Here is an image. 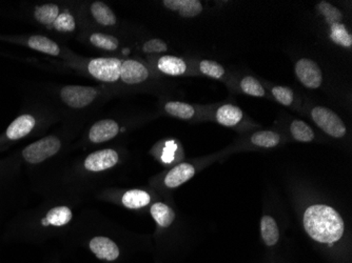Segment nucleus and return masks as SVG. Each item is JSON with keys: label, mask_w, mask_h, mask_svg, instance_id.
Listing matches in <instances>:
<instances>
[{"label": "nucleus", "mask_w": 352, "mask_h": 263, "mask_svg": "<svg viewBox=\"0 0 352 263\" xmlns=\"http://www.w3.org/2000/svg\"><path fill=\"white\" fill-rule=\"evenodd\" d=\"M304 227L314 240L329 244L340 240L345 229L341 215L333 207L324 205H311L306 209Z\"/></svg>", "instance_id": "f257e3e1"}, {"label": "nucleus", "mask_w": 352, "mask_h": 263, "mask_svg": "<svg viewBox=\"0 0 352 263\" xmlns=\"http://www.w3.org/2000/svg\"><path fill=\"white\" fill-rule=\"evenodd\" d=\"M60 149V141L55 136H47L29 144L23 149V158L30 164H38L56 155Z\"/></svg>", "instance_id": "f03ea898"}, {"label": "nucleus", "mask_w": 352, "mask_h": 263, "mask_svg": "<svg viewBox=\"0 0 352 263\" xmlns=\"http://www.w3.org/2000/svg\"><path fill=\"white\" fill-rule=\"evenodd\" d=\"M312 118L318 128L334 138L343 137L346 134V128L341 118L329 108L316 106L312 110Z\"/></svg>", "instance_id": "7ed1b4c3"}, {"label": "nucleus", "mask_w": 352, "mask_h": 263, "mask_svg": "<svg viewBox=\"0 0 352 263\" xmlns=\"http://www.w3.org/2000/svg\"><path fill=\"white\" fill-rule=\"evenodd\" d=\"M122 61L116 58H96L90 61L89 73L94 78L106 82H114L120 78Z\"/></svg>", "instance_id": "20e7f679"}, {"label": "nucleus", "mask_w": 352, "mask_h": 263, "mask_svg": "<svg viewBox=\"0 0 352 263\" xmlns=\"http://www.w3.org/2000/svg\"><path fill=\"white\" fill-rule=\"evenodd\" d=\"M61 100L71 108H82L89 106L98 96V92L91 87L68 86L61 90Z\"/></svg>", "instance_id": "39448f33"}, {"label": "nucleus", "mask_w": 352, "mask_h": 263, "mask_svg": "<svg viewBox=\"0 0 352 263\" xmlns=\"http://www.w3.org/2000/svg\"><path fill=\"white\" fill-rule=\"evenodd\" d=\"M296 73L304 86L309 89L321 87L323 76L321 70L314 61L310 59H300L296 65Z\"/></svg>", "instance_id": "423d86ee"}, {"label": "nucleus", "mask_w": 352, "mask_h": 263, "mask_svg": "<svg viewBox=\"0 0 352 263\" xmlns=\"http://www.w3.org/2000/svg\"><path fill=\"white\" fill-rule=\"evenodd\" d=\"M118 162V154L107 149L91 154L85 160V168L90 172H102L113 168Z\"/></svg>", "instance_id": "0eeeda50"}, {"label": "nucleus", "mask_w": 352, "mask_h": 263, "mask_svg": "<svg viewBox=\"0 0 352 263\" xmlns=\"http://www.w3.org/2000/svg\"><path fill=\"white\" fill-rule=\"evenodd\" d=\"M36 126V119L31 114L21 115L16 118L6 130V138L8 140H19L27 137Z\"/></svg>", "instance_id": "6e6552de"}, {"label": "nucleus", "mask_w": 352, "mask_h": 263, "mask_svg": "<svg viewBox=\"0 0 352 263\" xmlns=\"http://www.w3.org/2000/svg\"><path fill=\"white\" fill-rule=\"evenodd\" d=\"M149 76L145 65L135 60H126L122 63L120 78L128 84H140Z\"/></svg>", "instance_id": "1a4fd4ad"}, {"label": "nucleus", "mask_w": 352, "mask_h": 263, "mask_svg": "<svg viewBox=\"0 0 352 263\" xmlns=\"http://www.w3.org/2000/svg\"><path fill=\"white\" fill-rule=\"evenodd\" d=\"M118 132H120V128L114 120H100L93 124L89 133V138L94 144H102L116 137Z\"/></svg>", "instance_id": "9d476101"}, {"label": "nucleus", "mask_w": 352, "mask_h": 263, "mask_svg": "<svg viewBox=\"0 0 352 263\" xmlns=\"http://www.w3.org/2000/svg\"><path fill=\"white\" fill-rule=\"evenodd\" d=\"M90 249L96 257L104 260L114 261L120 256V249L114 241L106 237H95L90 241Z\"/></svg>", "instance_id": "9b49d317"}, {"label": "nucleus", "mask_w": 352, "mask_h": 263, "mask_svg": "<svg viewBox=\"0 0 352 263\" xmlns=\"http://www.w3.org/2000/svg\"><path fill=\"white\" fill-rule=\"evenodd\" d=\"M195 174V168L189 163H182L177 167L172 169L167 174L165 178V183L170 189L179 187L185 183L188 180L191 179Z\"/></svg>", "instance_id": "f8f14e48"}, {"label": "nucleus", "mask_w": 352, "mask_h": 263, "mask_svg": "<svg viewBox=\"0 0 352 263\" xmlns=\"http://www.w3.org/2000/svg\"><path fill=\"white\" fill-rule=\"evenodd\" d=\"M164 5L172 11L179 12L183 17H195L203 11L199 0H165Z\"/></svg>", "instance_id": "ddd939ff"}, {"label": "nucleus", "mask_w": 352, "mask_h": 263, "mask_svg": "<svg viewBox=\"0 0 352 263\" xmlns=\"http://www.w3.org/2000/svg\"><path fill=\"white\" fill-rule=\"evenodd\" d=\"M27 45L32 50L38 51V52L45 53V54L53 55L57 56L60 53L58 45L47 37L41 36V35H33L27 39Z\"/></svg>", "instance_id": "4468645a"}, {"label": "nucleus", "mask_w": 352, "mask_h": 263, "mask_svg": "<svg viewBox=\"0 0 352 263\" xmlns=\"http://www.w3.org/2000/svg\"><path fill=\"white\" fill-rule=\"evenodd\" d=\"M72 219V211L68 207H56L51 209L45 215V218L41 220L45 227L54 225V227H63L68 225Z\"/></svg>", "instance_id": "2eb2a0df"}, {"label": "nucleus", "mask_w": 352, "mask_h": 263, "mask_svg": "<svg viewBox=\"0 0 352 263\" xmlns=\"http://www.w3.org/2000/svg\"><path fill=\"white\" fill-rule=\"evenodd\" d=\"M158 69L165 74L179 76L187 71V65L183 59L174 56H164L158 60Z\"/></svg>", "instance_id": "dca6fc26"}, {"label": "nucleus", "mask_w": 352, "mask_h": 263, "mask_svg": "<svg viewBox=\"0 0 352 263\" xmlns=\"http://www.w3.org/2000/svg\"><path fill=\"white\" fill-rule=\"evenodd\" d=\"M243 118V112L237 106L225 104L219 108L217 113V119L219 124L226 126H233L239 124Z\"/></svg>", "instance_id": "f3484780"}, {"label": "nucleus", "mask_w": 352, "mask_h": 263, "mask_svg": "<svg viewBox=\"0 0 352 263\" xmlns=\"http://www.w3.org/2000/svg\"><path fill=\"white\" fill-rule=\"evenodd\" d=\"M261 233L263 240L268 247L276 244L280 237L278 225L272 217L264 216L261 220Z\"/></svg>", "instance_id": "a211bd4d"}, {"label": "nucleus", "mask_w": 352, "mask_h": 263, "mask_svg": "<svg viewBox=\"0 0 352 263\" xmlns=\"http://www.w3.org/2000/svg\"><path fill=\"white\" fill-rule=\"evenodd\" d=\"M122 205L129 209H140L150 203V195L145 191L132 190L128 191L122 197Z\"/></svg>", "instance_id": "6ab92c4d"}, {"label": "nucleus", "mask_w": 352, "mask_h": 263, "mask_svg": "<svg viewBox=\"0 0 352 263\" xmlns=\"http://www.w3.org/2000/svg\"><path fill=\"white\" fill-rule=\"evenodd\" d=\"M152 217L162 227H169L175 218L173 209L164 203H155L151 207Z\"/></svg>", "instance_id": "aec40b11"}, {"label": "nucleus", "mask_w": 352, "mask_h": 263, "mask_svg": "<svg viewBox=\"0 0 352 263\" xmlns=\"http://www.w3.org/2000/svg\"><path fill=\"white\" fill-rule=\"evenodd\" d=\"M93 17L95 21L102 25H113L116 23V17L113 12L111 11L108 5L104 3L96 1L91 7Z\"/></svg>", "instance_id": "412c9836"}, {"label": "nucleus", "mask_w": 352, "mask_h": 263, "mask_svg": "<svg viewBox=\"0 0 352 263\" xmlns=\"http://www.w3.org/2000/svg\"><path fill=\"white\" fill-rule=\"evenodd\" d=\"M59 15V9L53 3L38 5L34 10V19L41 25H49L54 23Z\"/></svg>", "instance_id": "4be33fe9"}, {"label": "nucleus", "mask_w": 352, "mask_h": 263, "mask_svg": "<svg viewBox=\"0 0 352 263\" xmlns=\"http://www.w3.org/2000/svg\"><path fill=\"white\" fill-rule=\"evenodd\" d=\"M165 110L174 117L181 118V119H190L193 117L195 113V108L190 104L179 102H168L165 106Z\"/></svg>", "instance_id": "5701e85b"}, {"label": "nucleus", "mask_w": 352, "mask_h": 263, "mask_svg": "<svg viewBox=\"0 0 352 263\" xmlns=\"http://www.w3.org/2000/svg\"><path fill=\"white\" fill-rule=\"evenodd\" d=\"M290 130L294 138H296L298 141L309 142L314 140V130L306 122L296 120L292 122Z\"/></svg>", "instance_id": "b1692460"}, {"label": "nucleus", "mask_w": 352, "mask_h": 263, "mask_svg": "<svg viewBox=\"0 0 352 263\" xmlns=\"http://www.w3.org/2000/svg\"><path fill=\"white\" fill-rule=\"evenodd\" d=\"M330 38L342 45V47H350L352 45L351 35L348 33L347 29L345 25L342 23H333L331 25V32H330Z\"/></svg>", "instance_id": "393cba45"}, {"label": "nucleus", "mask_w": 352, "mask_h": 263, "mask_svg": "<svg viewBox=\"0 0 352 263\" xmlns=\"http://www.w3.org/2000/svg\"><path fill=\"white\" fill-rule=\"evenodd\" d=\"M251 141L255 146H263V148H274L280 142V136L271 130H262V132L255 133L251 137Z\"/></svg>", "instance_id": "a878e982"}, {"label": "nucleus", "mask_w": 352, "mask_h": 263, "mask_svg": "<svg viewBox=\"0 0 352 263\" xmlns=\"http://www.w3.org/2000/svg\"><path fill=\"white\" fill-rule=\"evenodd\" d=\"M90 41L95 47H100L104 50L114 51L118 47V41L111 35H104L102 33H95L90 37Z\"/></svg>", "instance_id": "bb28decb"}, {"label": "nucleus", "mask_w": 352, "mask_h": 263, "mask_svg": "<svg viewBox=\"0 0 352 263\" xmlns=\"http://www.w3.org/2000/svg\"><path fill=\"white\" fill-rule=\"evenodd\" d=\"M243 92L251 96L262 97L265 95V90L262 84L253 77H245L241 82Z\"/></svg>", "instance_id": "cd10ccee"}, {"label": "nucleus", "mask_w": 352, "mask_h": 263, "mask_svg": "<svg viewBox=\"0 0 352 263\" xmlns=\"http://www.w3.org/2000/svg\"><path fill=\"white\" fill-rule=\"evenodd\" d=\"M320 13L325 16L326 21L330 25L340 23L342 19V14L337 8L328 3H321L318 5Z\"/></svg>", "instance_id": "c85d7f7f"}, {"label": "nucleus", "mask_w": 352, "mask_h": 263, "mask_svg": "<svg viewBox=\"0 0 352 263\" xmlns=\"http://www.w3.org/2000/svg\"><path fill=\"white\" fill-rule=\"evenodd\" d=\"M199 68H201V73L215 79L221 78L225 74L223 67L215 61L203 60L199 65Z\"/></svg>", "instance_id": "c756f323"}, {"label": "nucleus", "mask_w": 352, "mask_h": 263, "mask_svg": "<svg viewBox=\"0 0 352 263\" xmlns=\"http://www.w3.org/2000/svg\"><path fill=\"white\" fill-rule=\"evenodd\" d=\"M54 27L58 31L72 32L75 29V21L73 16L68 12L59 14L56 21H54Z\"/></svg>", "instance_id": "7c9ffc66"}, {"label": "nucleus", "mask_w": 352, "mask_h": 263, "mask_svg": "<svg viewBox=\"0 0 352 263\" xmlns=\"http://www.w3.org/2000/svg\"><path fill=\"white\" fill-rule=\"evenodd\" d=\"M272 94L276 97V100L284 106H290L294 102V92L289 88L276 87L272 89Z\"/></svg>", "instance_id": "2f4dec72"}, {"label": "nucleus", "mask_w": 352, "mask_h": 263, "mask_svg": "<svg viewBox=\"0 0 352 263\" xmlns=\"http://www.w3.org/2000/svg\"><path fill=\"white\" fill-rule=\"evenodd\" d=\"M167 50V45L161 39H151L144 45V52L146 53H162Z\"/></svg>", "instance_id": "473e14b6"}]
</instances>
